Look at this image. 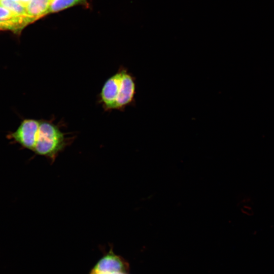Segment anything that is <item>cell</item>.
I'll use <instances>...</instances> for the list:
<instances>
[{
  "mask_svg": "<svg viewBox=\"0 0 274 274\" xmlns=\"http://www.w3.org/2000/svg\"><path fill=\"white\" fill-rule=\"evenodd\" d=\"M11 138L13 142L52 161L70 143L66 134L53 122L31 118L23 119Z\"/></svg>",
  "mask_w": 274,
  "mask_h": 274,
  "instance_id": "6da1fadb",
  "label": "cell"
},
{
  "mask_svg": "<svg viewBox=\"0 0 274 274\" xmlns=\"http://www.w3.org/2000/svg\"><path fill=\"white\" fill-rule=\"evenodd\" d=\"M134 78L124 68L109 78L99 93V101L106 111L121 110L134 101Z\"/></svg>",
  "mask_w": 274,
  "mask_h": 274,
  "instance_id": "7a4b0ae2",
  "label": "cell"
},
{
  "mask_svg": "<svg viewBox=\"0 0 274 274\" xmlns=\"http://www.w3.org/2000/svg\"><path fill=\"white\" fill-rule=\"evenodd\" d=\"M33 20L27 15L16 14L0 5V23L3 29L20 31Z\"/></svg>",
  "mask_w": 274,
  "mask_h": 274,
  "instance_id": "3957f363",
  "label": "cell"
},
{
  "mask_svg": "<svg viewBox=\"0 0 274 274\" xmlns=\"http://www.w3.org/2000/svg\"><path fill=\"white\" fill-rule=\"evenodd\" d=\"M127 264L119 256L110 252L103 257L95 265L93 269L101 273L126 272Z\"/></svg>",
  "mask_w": 274,
  "mask_h": 274,
  "instance_id": "277c9868",
  "label": "cell"
},
{
  "mask_svg": "<svg viewBox=\"0 0 274 274\" xmlns=\"http://www.w3.org/2000/svg\"><path fill=\"white\" fill-rule=\"evenodd\" d=\"M51 0H31L26 7V15L33 21L49 14Z\"/></svg>",
  "mask_w": 274,
  "mask_h": 274,
  "instance_id": "5b68a950",
  "label": "cell"
},
{
  "mask_svg": "<svg viewBox=\"0 0 274 274\" xmlns=\"http://www.w3.org/2000/svg\"><path fill=\"white\" fill-rule=\"evenodd\" d=\"M87 2V0H51L49 13L58 12L79 5H85Z\"/></svg>",
  "mask_w": 274,
  "mask_h": 274,
  "instance_id": "8992f818",
  "label": "cell"
},
{
  "mask_svg": "<svg viewBox=\"0 0 274 274\" xmlns=\"http://www.w3.org/2000/svg\"><path fill=\"white\" fill-rule=\"evenodd\" d=\"M0 5L16 14L26 15V7L12 0H0Z\"/></svg>",
  "mask_w": 274,
  "mask_h": 274,
  "instance_id": "52a82bcc",
  "label": "cell"
},
{
  "mask_svg": "<svg viewBox=\"0 0 274 274\" xmlns=\"http://www.w3.org/2000/svg\"><path fill=\"white\" fill-rule=\"evenodd\" d=\"M20 5L26 7L31 0H12Z\"/></svg>",
  "mask_w": 274,
  "mask_h": 274,
  "instance_id": "ba28073f",
  "label": "cell"
},
{
  "mask_svg": "<svg viewBox=\"0 0 274 274\" xmlns=\"http://www.w3.org/2000/svg\"><path fill=\"white\" fill-rule=\"evenodd\" d=\"M106 274V273H104ZM108 274H127L126 272H115L113 273H108Z\"/></svg>",
  "mask_w": 274,
  "mask_h": 274,
  "instance_id": "9c48e42d",
  "label": "cell"
},
{
  "mask_svg": "<svg viewBox=\"0 0 274 274\" xmlns=\"http://www.w3.org/2000/svg\"><path fill=\"white\" fill-rule=\"evenodd\" d=\"M3 29V27H2V24L0 23V29Z\"/></svg>",
  "mask_w": 274,
  "mask_h": 274,
  "instance_id": "30bf717a",
  "label": "cell"
}]
</instances>
